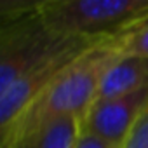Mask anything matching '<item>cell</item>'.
Here are the masks:
<instances>
[{"label":"cell","mask_w":148,"mask_h":148,"mask_svg":"<svg viewBox=\"0 0 148 148\" xmlns=\"http://www.w3.org/2000/svg\"><path fill=\"white\" fill-rule=\"evenodd\" d=\"M77 148H117V146L103 141L101 138H98V136H94L91 132L82 131L80 138H79V143H77Z\"/></svg>","instance_id":"obj_9"},{"label":"cell","mask_w":148,"mask_h":148,"mask_svg":"<svg viewBox=\"0 0 148 148\" xmlns=\"http://www.w3.org/2000/svg\"><path fill=\"white\" fill-rule=\"evenodd\" d=\"M120 148H148V112L139 119Z\"/></svg>","instance_id":"obj_7"},{"label":"cell","mask_w":148,"mask_h":148,"mask_svg":"<svg viewBox=\"0 0 148 148\" xmlns=\"http://www.w3.org/2000/svg\"><path fill=\"white\" fill-rule=\"evenodd\" d=\"M148 112V86L117 98L98 99L82 117V131L120 148Z\"/></svg>","instance_id":"obj_4"},{"label":"cell","mask_w":148,"mask_h":148,"mask_svg":"<svg viewBox=\"0 0 148 148\" xmlns=\"http://www.w3.org/2000/svg\"><path fill=\"white\" fill-rule=\"evenodd\" d=\"M124 52L125 54H132V56H145V58H148V23H145L141 28H138L131 35Z\"/></svg>","instance_id":"obj_8"},{"label":"cell","mask_w":148,"mask_h":148,"mask_svg":"<svg viewBox=\"0 0 148 148\" xmlns=\"http://www.w3.org/2000/svg\"><path fill=\"white\" fill-rule=\"evenodd\" d=\"M134 32L105 40L79 56L61 73V77L54 82V86L37 101V105L26 113V117L21 120L12 136L4 145H0V148H11L12 143L25 131L32 129L44 119L56 115H75L82 119L96 101L99 86L106 71L119 58H122L127 40Z\"/></svg>","instance_id":"obj_2"},{"label":"cell","mask_w":148,"mask_h":148,"mask_svg":"<svg viewBox=\"0 0 148 148\" xmlns=\"http://www.w3.org/2000/svg\"><path fill=\"white\" fill-rule=\"evenodd\" d=\"M80 132L82 119L75 115H56L25 131L11 148H77Z\"/></svg>","instance_id":"obj_5"},{"label":"cell","mask_w":148,"mask_h":148,"mask_svg":"<svg viewBox=\"0 0 148 148\" xmlns=\"http://www.w3.org/2000/svg\"><path fill=\"white\" fill-rule=\"evenodd\" d=\"M146 86H148V58L124 52L122 58H119L106 71L99 86L96 101L117 98L143 89Z\"/></svg>","instance_id":"obj_6"},{"label":"cell","mask_w":148,"mask_h":148,"mask_svg":"<svg viewBox=\"0 0 148 148\" xmlns=\"http://www.w3.org/2000/svg\"><path fill=\"white\" fill-rule=\"evenodd\" d=\"M101 42L105 40L73 37L51 30L37 16L35 2H2L0 94L44 63L64 52L89 49Z\"/></svg>","instance_id":"obj_1"},{"label":"cell","mask_w":148,"mask_h":148,"mask_svg":"<svg viewBox=\"0 0 148 148\" xmlns=\"http://www.w3.org/2000/svg\"><path fill=\"white\" fill-rule=\"evenodd\" d=\"M35 12L58 33L108 40L148 23V0H42Z\"/></svg>","instance_id":"obj_3"}]
</instances>
